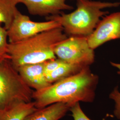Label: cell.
Wrapping results in <instances>:
<instances>
[{
    "mask_svg": "<svg viewBox=\"0 0 120 120\" xmlns=\"http://www.w3.org/2000/svg\"><path fill=\"white\" fill-rule=\"evenodd\" d=\"M98 77L92 73L90 66L85 67L77 74L52 84L39 91H34L33 100L37 109L54 103L62 102L71 108L82 101H94Z\"/></svg>",
    "mask_w": 120,
    "mask_h": 120,
    "instance_id": "obj_1",
    "label": "cell"
},
{
    "mask_svg": "<svg viewBox=\"0 0 120 120\" xmlns=\"http://www.w3.org/2000/svg\"><path fill=\"white\" fill-rule=\"evenodd\" d=\"M67 38L60 26L44 31L21 41L9 43L8 52L14 67L44 62L56 58L54 48Z\"/></svg>",
    "mask_w": 120,
    "mask_h": 120,
    "instance_id": "obj_2",
    "label": "cell"
},
{
    "mask_svg": "<svg viewBox=\"0 0 120 120\" xmlns=\"http://www.w3.org/2000/svg\"><path fill=\"white\" fill-rule=\"evenodd\" d=\"M120 5V2L77 0V8L73 12L65 14L62 12L47 17L46 19L58 22L67 34L87 37L93 32L100 21V18L109 13L108 11L102 9Z\"/></svg>",
    "mask_w": 120,
    "mask_h": 120,
    "instance_id": "obj_3",
    "label": "cell"
},
{
    "mask_svg": "<svg viewBox=\"0 0 120 120\" xmlns=\"http://www.w3.org/2000/svg\"><path fill=\"white\" fill-rule=\"evenodd\" d=\"M33 92L9 59L0 61V112L17 103L32 101Z\"/></svg>",
    "mask_w": 120,
    "mask_h": 120,
    "instance_id": "obj_4",
    "label": "cell"
},
{
    "mask_svg": "<svg viewBox=\"0 0 120 120\" xmlns=\"http://www.w3.org/2000/svg\"><path fill=\"white\" fill-rule=\"evenodd\" d=\"M55 56L65 62L84 67L94 61V50L90 47L87 37L71 36L56 45Z\"/></svg>",
    "mask_w": 120,
    "mask_h": 120,
    "instance_id": "obj_5",
    "label": "cell"
},
{
    "mask_svg": "<svg viewBox=\"0 0 120 120\" xmlns=\"http://www.w3.org/2000/svg\"><path fill=\"white\" fill-rule=\"evenodd\" d=\"M60 26L58 22L53 20L44 22L32 21L29 17L22 14L17 9L11 25L7 30L8 40L9 43H16Z\"/></svg>",
    "mask_w": 120,
    "mask_h": 120,
    "instance_id": "obj_6",
    "label": "cell"
},
{
    "mask_svg": "<svg viewBox=\"0 0 120 120\" xmlns=\"http://www.w3.org/2000/svg\"><path fill=\"white\" fill-rule=\"evenodd\" d=\"M87 39L94 50L109 41L120 39V12L103 17Z\"/></svg>",
    "mask_w": 120,
    "mask_h": 120,
    "instance_id": "obj_7",
    "label": "cell"
},
{
    "mask_svg": "<svg viewBox=\"0 0 120 120\" xmlns=\"http://www.w3.org/2000/svg\"><path fill=\"white\" fill-rule=\"evenodd\" d=\"M24 4L31 15L50 16L59 14L63 10H71L73 7L66 3L67 0H15Z\"/></svg>",
    "mask_w": 120,
    "mask_h": 120,
    "instance_id": "obj_8",
    "label": "cell"
},
{
    "mask_svg": "<svg viewBox=\"0 0 120 120\" xmlns=\"http://www.w3.org/2000/svg\"><path fill=\"white\" fill-rule=\"evenodd\" d=\"M26 84L35 91L42 90L51 85L44 72V62L22 65L16 68Z\"/></svg>",
    "mask_w": 120,
    "mask_h": 120,
    "instance_id": "obj_9",
    "label": "cell"
},
{
    "mask_svg": "<svg viewBox=\"0 0 120 120\" xmlns=\"http://www.w3.org/2000/svg\"><path fill=\"white\" fill-rule=\"evenodd\" d=\"M70 109L68 105L62 102L54 103L45 107L38 109L26 120H59Z\"/></svg>",
    "mask_w": 120,
    "mask_h": 120,
    "instance_id": "obj_10",
    "label": "cell"
},
{
    "mask_svg": "<svg viewBox=\"0 0 120 120\" xmlns=\"http://www.w3.org/2000/svg\"><path fill=\"white\" fill-rule=\"evenodd\" d=\"M38 109L34 102H22L0 112V120H26Z\"/></svg>",
    "mask_w": 120,
    "mask_h": 120,
    "instance_id": "obj_11",
    "label": "cell"
},
{
    "mask_svg": "<svg viewBox=\"0 0 120 120\" xmlns=\"http://www.w3.org/2000/svg\"><path fill=\"white\" fill-rule=\"evenodd\" d=\"M84 67L81 65L64 62L56 70L45 76L48 82L52 84L77 74Z\"/></svg>",
    "mask_w": 120,
    "mask_h": 120,
    "instance_id": "obj_12",
    "label": "cell"
},
{
    "mask_svg": "<svg viewBox=\"0 0 120 120\" xmlns=\"http://www.w3.org/2000/svg\"><path fill=\"white\" fill-rule=\"evenodd\" d=\"M15 0H0V24H3L7 30L11 25L17 11Z\"/></svg>",
    "mask_w": 120,
    "mask_h": 120,
    "instance_id": "obj_13",
    "label": "cell"
},
{
    "mask_svg": "<svg viewBox=\"0 0 120 120\" xmlns=\"http://www.w3.org/2000/svg\"><path fill=\"white\" fill-rule=\"evenodd\" d=\"M8 39L7 30L0 24V61L10 58L8 52Z\"/></svg>",
    "mask_w": 120,
    "mask_h": 120,
    "instance_id": "obj_14",
    "label": "cell"
},
{
    "mask_svg": "<svg viewBox=\"0 0 120 120\" xmlns=\"http://www.w3.org/2000/svg\"><path fill=\"white\" fill-rule=\"evenodd\" d=\"M64 61L59 58H54L44 62V72L45 75L51 73L58 68Z\"/></svg>",
    "mask_w": 120,
    "mask_h": 120,
    "instance_id": "obj_15",
    "label": "cell"
},
{
    "mask_svg": "<svg viewBox=\"0 0 120 120\" xmlns=\"http://www.w3.org/2000/svg\"><path fill=\"white\" fill-rule=\"evenodd\" d=\"M109 98L115 102L113 113L116 118L120 120V92L118 87H115L109 94Z\"/></svg>",
    "mask_w": 120,
    "mask_h": 120,
    "instance_id": "obj_16",
    "label": "cell"
},
{
    "mask_svg": "<svg viewBox=\"0 0 120 120\" xmlns=\"http://www.w3.org/2000/svg\"><path fill=\"white\" fill-rule=\"evenodd\" d=\"M69 110L72 112V116L74 120H91L82 110L79 102L76 103L70 108Z\"/></svg>",
    "mask_w": 120,
    "mask_h": 120,
    "instance_id": "obj_17",
    "label": "cell"
},
{
    "mask_svg": "<svg viewBox=\"0 0 120 120\" xmlns=\"http://www.w3.org/2000/svg\"><path fill=\"white\" fill-rule=\"evenodd\" d=\"M110 64L112 66L115 67L116 69H118V71L117 73L119 74H120V64H119V63H116L112 62H111Z\"/></svg>",
    "mask_w": 120,
    "mask_h": 120,
    "instance_id": "obj_18",
    "label": "cell"
}]
</instances>
